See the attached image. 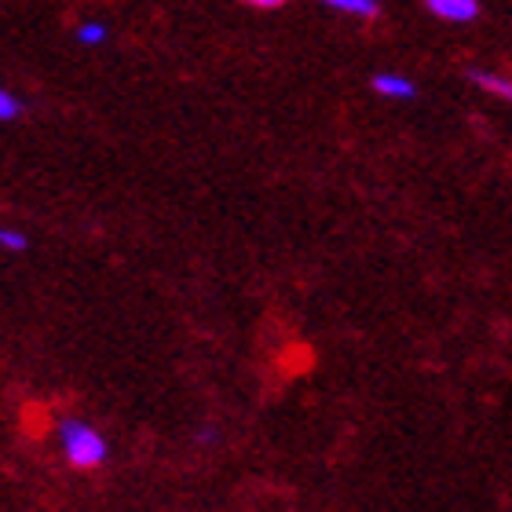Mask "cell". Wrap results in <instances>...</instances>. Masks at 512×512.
I'll list each match as a JSON object with an SVG mask.
<instances>
[{
	"mask_svg": "<svg viewBox=\"0 0 512 512\" xmlns=\"http://www.w3.org/2000/svg\"><path fill=\"white\" fill-rule=\"evenodd\" d=\"M59 447H63V458L81 472L99 469L110 454L103 432L96 425H88L85 417H66L59 425Z\"/></svg>",
	"mask_w": 512,
	"mask_h": 512,
	"instance_id": "6da1fadb",
	"label": "cell"
},
{
	"mask_svg": "<svg viewBox=\"0 0 512 512\" xmlns=\"http://www.w3.org/2000/svg\"><path fill=\"white\" fill-rule=\"evenodd\" d=\"M428 11L443 22H472L480 15V0H428Z\"/></svg>",
	"mask_w": 512,
	"mask_h": 512,
	"instance_id": "7a4b0ae2",
	"label": "cell"
},
{
	"mask_svg": "<svg viewBox=\"0 0 512 512\" xmlns=\"http://www.w3.org/2000/svg\"><path fill=\"white\" fill-rule=\"evenodd\" d=\"M374 92H377V96H388V99H410L417 88H414V81H410V77L388 74V70H384V74L374 77Z\"/></svg>",
	"mask_w": 512,
	"mask_h": 512,
	"instance_id": "3957f363",
	"label": "cell"
},
{
	"mask_svg": "<svg viewBox=\"0 0 512 512\" xmlns=\"http://www.w3.org/2000/svg\"><path fill=\"white\" fill-rule=\"evenodd\" d=\"M322 4L344 11V15H355V19H377V11H381V0H322Z\"/></svg>",
	"mask_w": 512,
	"mask_h": 512,
	"instance_id": "277c9868",
	"label": "cell"
},
{
	"mask_svg": "<svg viewBox=\"0 0 512 512\" xmlns=\"http://www.w3.org/2000/svg\"><path fill=\"white\" fill-rule=\"evenodd\" d=\"M472 81L483 88V92H491V96L498 99H512V77L505 74H491V70H476L472 74Z\"/></svg>",
	"mask_w": 512,
	"mask_h": 512,
	"instance_id": "5b68a950",
	"label": "cell"
},
{
	"mask_svg": "<svg viewBox=\"0 0 512 512\" xmlns=\"http://www.w3.org/2000/svg\"><path fill=\"white\" fill-rule=\"evenodd\" d=\"M77 41L88 44V48H99V44L107 41V26L99 19H85L81 26H77Z\"/></svg>",
	"mask_w": 512,
	"mask_h": 512,
	"instance_id": "8992f818",
	"label": "cell"
},
{
	"mask_svg": "<svg viewBox=\"0 0 512 512\" xmlns=\"http://www.w3.org/2000/svg\"><path fill=\"white\" fill-rule=\"evenodd\" d=\"M26 246H30V238H26V231H19V227H4V224H0V249H8V253H26Z\"/></svg>",
	"mask_w": 512,
	"mask_h": 512,
	"instance_id": "52a82bcc",
	"label": "cell"
},
{
	"mask_svg": "<svg viewBox=\"0 0 512 512\" xmlns=\"http://www.w3.org/2000/svg\"><path fill=\"white\" fill-rule=\"evenodd\" d=\"M22 114V103L11 96L8 88H0V121H15Z\"/></svg>",
	"mask_w": 512,
	"mask_h": 512,
	"instance_id": "ba28073f",
	"label": "cell"
},
{
	"mask_svg": "<svg viewBox=\"0 0 512 512\" xmlns=\"http://www.w3.org/2000/svg\"><path fill=\"white\" fill-rule=\"evenodd\" d=\"M242 4L260 8V11H275V8H282V4H289V0H242Z\"/></svg>",
	"mask_w": 512,
	"mask_h": 512,
	"instance_id": "9c48e42d",
	"label": "cell"
},
{
	"mask_svg": "<svg viewBox=\"0 0 512 512\" xmlns=\"http://www.w3.org/2000/svg\"><path fill=\"white\" fill-rule=\"evenodd\" d=\"M198 439H205V443H216V428H205V432Z\"/></svg>",
	"mask_w": 512,
	"mask_h": 512,
	"instance_id": "30bf717a",
	"label": "cell"
}]
</instances>
